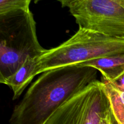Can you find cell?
<instances>
[{"instance_id":"1","label":"cell","mask_w":124,"mask_h":124,"mask_svg":"<svg viewBox=\"0 0 124 124\" xmlns=\"http://www.w3.org/2000/svg\"><path fill=\"white\" fill-rule=\"evenodd\" d=\"M98 70L73 65L42 73L13 109L11 124H44L68 100L97 81Z\"/></svg>"},{"instance_id":"2","label":"cell","mask_w":124,"mask_h":124,"mask_svg":"<svg viewBox=\"0 0 124 124\" xmlns=\"http://www.w3.org/2000/svg\"><path fill=\"white\" fill-rule=\"evenodd\" d=\"M47 49L39 42L36 22L31 11L0 15V82L13 75L29 58Z\"/></svg>"},{"instance_id":"3","label":"cell","mask_w":124,"mask_h":124,"mask_svg":"<svg viewBox=\"0 0 124 124\" xmlns=\"http://www.w3.org/2000/svg\"><path fill=\"white\" fill-rule=\"evenodd\" d=\"M124 53V37H112L79 27L76 33L59 46L38 57L35 76L53 69Z\"/></svg>"},{"instance_id":"4","label":"cell","mask_w":124,"mask_h":124,"mask_svg":"<svg viewBox=\"0 0 124 124\" xmlns=\"http://www.w3.org/2000/svg\"><path fill=\"white\" fill-rule=\"evenodd\" d=\"M79 27L112 37H124V0H58Z\"/></svg>"},{"instance_id":"5","label":"cell","mask_w":124,"mask_h":124,"mask_svg":"<svg viewBox=\"0 0 124 124\" xmlns=\"http://www.w3.org/2000/svg\"><path fill=\"white\" fill-rule=\"evenodd\" d=\"M110 108L104 84L97 80L62 105L44 124H99Z\"/></svg>"},{"instance_id":"6","label":"cell","mask_w":124,"mask_h":124,"mask_svg":"<svg viewBox=\"0 0 124 124\" xmlns=\"http://www.w3.org/2000/svg\"><path fill=\"white\" fill-rule=\"evenodd\" d=\"M76 65L94 68L102 74V81L112 82L124 72V53L101 57Z\"/></svg>"},{"instance_id":"7","label":"cell","mask_w":124,"mask_h":124,"mask_svg":"<svg viewBox=\"0 0 124 124\" xmlns=\"http://www.w3.org/2000/svg\"><path fill=\"white\" fill-rule=\"evenodd\" d=\"M36 58H29L12 76L2 84L10 87L13 91V100L18 99L25 88L30 83L35 75L36 65Z\"/></svg>"},{"instance_id":"8","label":"cell","mask_w":124,"mask_h":124,"mask_svg":"<svg viewBox=\"0 0 124 124\" xmlns=\"http://www.w3.org/2000/svg\"><path fill=\"white\" fill-rule=\"evenodd\" d=\"M104 84L110 107L118 124H124V92L119 90L110 82L101 81Z\"/></svg>"},{"instance_id":"9","label":"cell","mask_w":124,"mask_h":124,"mask_svg":"<svg viewBox=\"0 0 124 124\" xmlns=\"http://www.w3.org/2000/svg\"><path fill=\"white\" fill-rule=\"evenodd\" d=\"M31 0H0V15L16 11H30Z\"/></svg>"},{"instance_id":"10","label":"cell","mask_w":124,"mask_h":124,"mask_svg":"<svg viewBox=\"0 0 124 124\" xmlns=\"http://www.w3.org/2000/svg\"><path fill=\"white\" fill-rule=\"evenodd\" d=\"M110 82L119 90L124 92V72L116 79Z\"/></svg>"},{"instance_id":"11","label":"cell","mask_w":124,"mask_h":124,"mask_svg":"<svg viewBox=\"0 0 124 124\" xmlns=\"http://www.w3.org/2000/svg\"><path fill=\"white\" fill-rule=\"evenodd\" d=\"M39 1H40V0H35V3H36V2H38Z\"/></svg>"},{"instance_id":"12","label":"cell","mask_w":124,"mask_h":124,"mask_svg":"<svg viewBox=\"0 0 124 124\" xmlns=\"http://www.w3.org/2000/svg\"><path fill=\"white\" fill-rule=\"evenodd\" d=\"M114 124H118V123H117V121H116V122H115V123Z\"/></svg>"}]
</instances>
